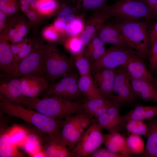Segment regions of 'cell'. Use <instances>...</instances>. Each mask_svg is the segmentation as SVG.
<instances>
[{"mask_svg": "<svg viewBox=\"0 0 157 157\" xmlns=\"http://www.w3.org/2000/svg\"><path fill=\"white\" fill-rule=\"evenodd\" d=\"M17 104L58 120L83 112L81 100L71 101L56 96L30 98L24 97Z\"/></svg>", "mask_w": 157, "mask_h": 157, "instance_id": "1", "label": "cell"}, {"mask_svg": "<svg viewBox=\"0 0 157 157\" xmlns=\"http://www.w3.org/2000/svg\"><path fill=\"white\" fill-rule=\"evenodd\" d=\"M0 110L2 114L23 119L48 135L61 137V127L63 120L48 117L33 110L13 103L1 95Z\"/></svg>", "mask_w": 157, "mask_h": 157, "instance_id": "2", "label": "cell"}, {"mask_svg": "<svg viewBox=\"0 0 157 157\" xmlns=\"http://www.w3.org/2000/svg\"><path fill=\"white\" fill-rule=\"evenodd\" d=\"M115 20L114 23L137 55L143 59L148 57L150 49L149 35L152 25L151 21Z\"/></svg>", "mask_w": 157, "mask_h": 157, "instance_id": "3", "label": "cell"}, {"mask_svg": "<svg viewBox=\"0 0 157 157\" xmlns=\"http://www.w3.org/2000/svg\"><path fill=\"white\" fill-rule=\"evenodd\" d=\"M105 11L115 19L151 21L157 19L154 11L142 0H116L108 5Z\"/></svg>", "mask_w": 157, "mask_h": 157, "instance_id": "4", "label": "cell"}, {"mask_svg": "<svg viewBox=\"0 0 157 157\" xmlns=\"http://www.w3.org/2000/svg\"><path fill=\"white\" fill-rule=\"evenodd\" d=\"M44 55L45 78L49 84L74 70L72 59L61 53L54 44L45 45Z\"/></svg>", "mask_w": 157, "mask_h": 157, "instance_id": "5", "label": "cell"}, {"mask_svg": "<svg viewBox=\"0 0 157 157\" xmlns=\"http://www.w3.org/2000/svg\"><path fill=\"white\" fill-rule=\"evenodd\" d=\"M45 46L41 40L32 41L31 52L20 62L12 75L8 78L25 76L45 78Z\"/></svg>", "mask_w": 157, "mask_h": 157, "instance_id": "6", "label": "cell"}, {"mask_svg": "<svg viewBox=\"0 0 157 157\" xmlns=\"http://www.w3.org/2000/svg\"><path fill=\"white\" fill-rule=\"evenodd\" d=\"M95 119L91 115L81 112L63 120L61 129V139L71 151Z\"/></svg>", "mask_w": 157, "mask_h": 157, "instance_id": "7", "label": "cell"}, {"mask_svg": "<svg viewBox=\"0 0 157 157\" xmlns=\"http://www.w3.org/2000/svg\"><path fill=\"white\" fill-rule=\"evenodd\" d=\"M79 77L78 73L73 70L49 84L42 93V97L56 96L71 101L81 100L84 97L78 87Z\"/></svg>", "mask_w": 157, "mask_h": 157, "instance_id": "8", "label": "cell"}, {"mask_svg": "<svg viewBox=\"0 0 157 157\" xmlns=\"http://www.w3.org/2000/svg\"><path fill=\"white\" fill-rule=\"evenodd\" d=\"M95 119L79 139L71 151L72 157H89L104 143L107 134Z\"/></svg>", "mask_w": 157, "mask_h": 157, "instance_id": "9", "label": "cell"}, {"mask_svg": "<svg viewBox=\"0 0 157 157\" xmlns=\"http://www.w3.org/2000/svg\"><path fill=\"white\" fill-rule=\"evenodd\" d=\"M138 98L132 88L130 76L124 67L116 68L111 102L119 108L135 102Z\"/></svg>", "mask_w": 157, "mask_h": 157, "instance_id": "10", "label": "cell"}, {"mask_svg": "<svg viewBox=\"0 0 157 157\" xmlns=\"http://www.w3.org/2000/svg\"><path fill=\"white\" fill-rule=\"evenodd\" d=\"M136 55L132 48L125 49L113 45L100 58L91 63V72L103 69H115L123 66Z\"/></svg>", "mask_w": 157, "mask_h": 157, "instance_id": "11", "label": "cell"}, {"mask_svg": "<svg viewBox=\"0 0 157 157\" xmlns=\"http://www.w3.org/2000/svg\"><path fill=\"white\" fill-rule=\"evenodd\" d=\"M116 72V68H104L91 73L94 83L102 96L111 102Z\"/></svg>", "mask_w": 157, "mask_h": 157, "instance_id": "12", "label": "cell"}, {"mask_svg": "<svg viewBox=\"0 0 157 157\" xmlns=\"http://www.w3.org/2000/svg\"><path fill=\"white\" fill-rule=\"evenodd\" d=\"M94 13L86 22L84 30L79 36L85 46L97 35L104 24L112 17L105 11Z\"/></svg>", "mask_w": 157, "mask_h": 157, "instance_id": "13", "label": "cell"}, {"mask_svg": "<svg viewBox=\"0 0 157 157\" xmlns=\"http://www.w3.org/2000/svg\"><path fill=\"white\" fill-rule=\"evenodd\" d=\"M143 60L136 55L123 66L131 78L151 82L157 85V78L153 75Z\"/></svg>", "mask_w": 157, "mask_h": 157, "instance_id": "14", "label": "cell"}, {"mask_svg": "<svg viewBox=\"0 0 157 157\" xmlns=\"http://www.w3.org/2000/svg\"><path fill=\"white\" fill-rule=\"evenodd\" d=\"M97 35L105 44H112L113 46L123 49H127L131 48L114 22H106Z\"/></svg>", "mask_w": 157, "mask_h": 157, "instance_id": "15", "label": "cell"}, {"mask_svg": "<svg viewBox=\"0 0 157 157\" xmlns=\"http://www.w3.org/2000/svg\"><path fill=\"white\" fill-rule=\"evenodd\" d=\"M24 90L20 77L5 78L1 81L0 95L14 103L17 104L24 97Z\"/></svg>", "mask_w": 157, "mask_h": 157, "instance_id": "16", "label": "cell"}, {"mask_svg": "<svg viewBox=\"0 0 157 157\" xmlns=\"http://www.w3.org/2000/svg\"><path fill=\"white\" fill-rule=\"evenodd\" d=\"M130 79L133 91L138 98L145 102H151L157 104L156 84L131 78Z\"/></svg>", "mask_w": 157, "mask_h": 157, "instance_id": "17", "label": "cell"}, {"mask_svg": "<svg viewBox=\"0 0 157 157\" xmlns=\"http://www.w3.org/2000/svg\"><path fill=\"white\" fill-rule=\"evenodd\" d=\"M26 23L22 18H16L8 23L5 28L4 34L1 35L7 41L12 44L18 43L24 39L28 30Z\"/></svg>", "mask_w": 157, "mask_h": 157, "instance_id": "18", "label": "cell"}, {"mask_svg": "<svg viewBox=\"0 0 157 157\" xmlns=\"http://www.w3.org/2000/svg\"><path fill=\"white\" fill-rule=\"evenodd\" d=\"M14 57L10 44L3 38L0 39V68L4 78L10 77L14 69Z\"/></svg>", "mask_w": 157, "mask_h": 157, "instance_id": "19", "label": "cell"}, {"mask_svg": "<svg viewBox=\"0 0 157 157\" xmlns=\"http://www.w3.org/2000/svg\"><path fill=\"white\" fill-rule=\"evenodd\" d=\"M146 120L148 128L147 139L141 157H157V117Z\"/></svg>", "mask_w": 157, "mask_h": 157, "instance_id": "20", "label": "cell"}, {"mask_svg": "<svg viewBox=\"0 0 157 157\" xmlns=\"http://www.w3.org/2000/svg\"><path fill=\"white\" fill-rule=\"evenodd\" d=\"M43 151L46 157H72L71 151L61 137L48 135L46 145Z\"/></svg>", "mask_w": 157, "mask_h": 157, "instance_id": "21", "label": "cell"}, {"mask_svg": "<svg viewBox=\"0 0 157 157\" xmlns=\"http://www.w3.org/2000/svg\"><path fill=\"white\" fill-rule=\"evenodd\" d=\"M104 143L105 147L111 152L122 154L125 157H130L133 155L127 148L126 138L119 132L110 133L107 134Z\"/></svg>", "mask_w": 157, "mask_h": 157, "instance_id": "22", "label": "cell"}, {"mask_svg": "<svg viewBox=\"0 0 157 157\" xmlns=\"http://www.w3.org/2000/svg\"><path fill=\"white\" fill-rule=\"evenodd\" d=\"M78 85L84 97L89 98L103 97L96 85L91 73L80 76L78 81Z\"/></svg>", "mask_w": 157, "mask_h": 157, "instance_id": "23", "label": "cell"}, {"mask_svg": "<svg viewBox=\"0 0 157 157\" xmlns=\"http://www.w3.org/2000/svg\"><path fill=\"white\" fill-rule=\"evenodd\" d=\"M24 154L12 142L8 130L3 132L0 136V157H22Z\"/></svg>", "mask_w": 157, "mask_h": 157, "instance_id": "24", "label": "cell"}, {"mask_svg": "<svg viewBox=\"0 0 157 157\" xmlns=\"http://www.w3.org/2000/svg\"><path fill=\"white\" fill-rule=\"evenodd\" d=\"M84 12H96L105 11L110 0H69Z\"/></svg>", "mask_w": 157, "mask_h": 157, "instance_id": "25", "label": "cell"}, {"mask_svg": "<svg viewBox=\"0 0 157 157\" xmlns=\"http://www.w3.org/2000/svg\"><path fill=\"white\" fill-rule=\"evenodd\" d=\"M57 19L69 23L76 18L79 15L78 7L69 1V3L60 4Z\"/></svg>", "mask_w": 157, "mask_h": 157, "instance_id": "26", "label": "cell"}, {"mask_svg": "<svg viewBox=\"0 0 157 157\" xmlns=\"http://www.w3.org/2000/svg\"><path fill=\"white\" fill-rule=\"evenodd\" d=\"M25 149L31 157H35L38 153L43 151L40 138L35 133L28 132L24 147Z\"/></svg>", "mask_w": 157, "mask_h": 157, "instance_id": "27", "label": "cell"}, {"mask_svg": "<svg viewBox=\"0 0 157 157\" xmlns=\"http://www.w3.org/2000/svg\"><path fill=\"white\" fill-rule=\"evenodd\" d=\"M10 140L17 147H24L28 131L23 127L15 125L8 130Z\"/></svg>", "mask_w": 157, "mask_h": 157, "instance_id": "28", "label": "cell"}, {"mask_svg": "<svg viewBox=\"0 0 157 157\" xmlns=\"http://www.w3.org/2000/svg\"><path fill=\"white\" fill-rule=\"evenodd\" d=\"M85 23L83 15H81L68 23L65 29L64 39L68 37L80 35L84 30Z\"/></svg>", "mask_w": 157, "mask_h": 157, "instance_id": "29", "label": "cell"}, {"mask_svg": "<svg viewBox=\"0 0 157 157\" xmlns=\"http://www.w3.org/2000/svg\"><path fill=\"white\" fill-rule=\"evenodd\" d=\"M79 36L66 38L62 43L72 56L82 53L84 50L85 46Z\"/></svg>", "mask_w": 157, "mask_h": 157, "instance_id": "30", "label": "cell"}, {"mask_svg": "<svg viewBox=\"0 0 157 157\" xmlns=\"http://www.w3.org/2000/svg\"><path fill=\"white\" fill-rule=\"evenodd\" d=\"M126 146L129 152L133 155H140L144 148L142 139L137 134L131 133L126 138Z\"/></svg>", "mask_w": 157, "mask_h": 157, "instance_id": "31", "label": "cell"}, {"mask_svg": "<svg viewBox=\"0 0 157 157\" xmlns=\"http://www.w3.org/2000/svg\"><path fill=\"white\" fill-rule=\"evenodd\" d=\"M71 59L74 66L77 69L80 76L88 75L91 73V63L85 56L83 52L72 56Z\"/></svg>", "mask_w": 157, "mask_h": 157, "instance_id": "32", "label": "cell"}, {"mask_svg": "<svg viewBox=\"0 0 157 157\" xmlns=\"http://www.w3.org/2000/svg\"><path fill=\"white\" fill-rule=\"evenodd\" d=\"M149 107L141 104L136 105L133 109L121 116L122 122L125 125L126 123L131 120H143L145 112Z\"/></svg>", "mask_w": 157, "mask_h": 157, "instance_id": "33", "label": "cell"}, {"mask_svg": "<svg viewBox=\"0 0 157 157\" xmlns=\"http://www.w3.org/2000/svg\"><path fill=\"white\" fill-rule=\"evenodd\" d=\"M127 130L131 133L142 135L147 137L148 128L146 123L142 120H132L127 122L125 125Z\"/></svg>", "mask_w": 157, "mask_h": 157, "instance_id": "34", "label": "cell"}, {"mask_svg": "<svg viewBox=\"0 0 157 157\" xmlns=\"http://www.w3.org/2000/svg\"><path fill=\"white\" fill-rule=\"evenodd\" d=\"M60 6L58 0H39L37 10L42 13L49 14L58 10Z\"/></svg>", "mask_w": 157, "mask_h": 157, "instance_id": "35", "label": "cell"}, {"mask_svg": "<svg viewBox=\"0 0 157 157\" xmlns=\"http://www.w3.org/2000/svg\"><path fill=\"white\" fill-rule=\"evenodd\" d=\"M32 47V41L26 39L22 41V45L20 51L14 58V69L12 74L20 62L30 53Z\"/></svg>", "mask_w": 157, "mask_h": 157, "instance_id": "36", "label": "cell"}, {"mask_svg": "<svg viewBox=\"0 0 157 157\" xmlns=\"http://www.w3.org/2000/svg\"><path fill=\"white\" fill-rule=\"evenodd\" d=\"M95 120L102 129L106 130L110 133H119L120 131L119 129L112 122L107 112Z\"/></svg>", "mask_w": 157, "mask_h": 157, "instance_id": "37", "label": "cell"}, {"mask_svg": "<svg viewBox=\"0 0 157 157\" xmlns=\"http://www.w3.org/2000/svg\"><path fill=\"white\" fill-rule=\"evenodd\" d=\"M19 7V0H0V10L6 14L14 13Z\"/></svg>", "mask_w": 157, "mask_h": 157, "instance_id": "38", "label": "cell"}, {"mask_svg": "<svg viewBox=\"0 0 157 157\" xmlns=\"http://www.w3.org/2000/svg\"><path fill=\"white\" fill-rule=\"evenodd\" d=\"M43 35L47 40L52 43L57 42L62 43L63 40V36L55 29L53 25L46 28Z\"/></svg>", "mask_w": 157, "mask_h": 157, "instance_id": "39", "label": "cell"}, {"mask_svg": "<svg viewBox=\"0 0 157 157\" xmlns=\"http://www.w3.org/2000/svg\"><path fill=\"white\" fill-rule=\"evenodd\" d=\"M81 101L83 112L91 115L93 117L94 114L98 108L95 103L93 98L84 97L81 99Z\"/></svg>", "mask_w": 157, "mask_h": 157, "instance_id": "40", "label": "cell"}, {"mask_svg": "<svg viewBox=\"0 0 157 157\" xmlns=\"http://www.w3.org/2000/svg\"><path fill=\"white\" fill-rule=\"evenodd\" d=\"M148 57L151 72L157 71V40L150 48Z\"/></svg>", "mask_w": 157, "mask_h": 157, "instance_id": "41", "label": "cell"}, {"mask_svg": "<svg viewBox=\"0 0 157 157\" xmlns=\"http://www.w3.org/2000/svg\"><path fill=\"white\" fill-rule=\"evenodd\" d=\"M89 157H125L122 154L114 153L108 150L106 147H99Z\"/></svg>", "mask_w": 157, "mask_h": 157, "instance_id": "42", "label": "cell"}, {"mask_svg": "<svg viewBox=\"0 0 157 157\" xmlns=\"http://www.w3.org/2000/svg\"><path fill=\"white\" fill-rule=\"evenodd\" d=\"M67 24L65 22L57 19L52 25L55 29L63 36V41L65 37V29Z\"/></svg>", "mask_w": 157, "mask_h": 157, "instance_id": "43", "label": "cell"}, {"mask_svg": "<svg viewBox=\"0 0 157 157\" xmlns=\"http://www.w3.org/2000/svg\"><path fill=\"white\" fill-rule=\"evenodd\" d=\"M150 48L157 40V22L152 25L149 33Z\"/></svg>", "mask_w": 157, "mask_h": 157, "instance_id": "44", "label": "cell"}, {"mask_svg": "<svg viewBox=\"0 0 157 157\" xmlns=\"http://www.w3.org/2000/svg\"><path fill=\"white\" fill-rule=\"evenodd\" d=\"M114 104L98 108L93 115L95 119L106 113L109 107Z\"/></svg>", "mask_w": 157, "mask_h": 157, "instance_id": "45", "label": "cell"}, {"mask_svg": "<svg viewBox=\"0 0 157 157\" xmlns=\"http://www.w3.org/2000/svg\"><path fill=\"white\" fill-rule=\"evenodd\" d=\"M22 45V41L19 42L12 44H10V47L14 58L19 52Z\"/></svg>", "mask_w": 157, "mask_h": 157, "instance_id": "46", "label": "cell"}, {"mask_svg": "<svg viewBox=\"0 0 157 157\" xmlns=\"http://www.w3.org/2000/svg\"><path fill=\"white\" fill-rule=\"evenodd\" d=\"M6 14L2 11L0 10V31L4 28L6 25Z\"/></svg>", "mask_w": 157, "mask_h": 157, "instance_id": "47", "label": "cell"}, {"mask_svg": "<svg viewBox=\"0 0 157 157\" xmlns=\"http://www.w3.org/2000/svg\"><path fill=\"white\" fill-rule=\"evenodd\" d=\"M26 14L27 17L31 21H35L37 18L36 13L33 10H31Z\"/></svg>", "mask_w": 157, "mask_h": 157, "instance_id": "48", "label": "cell"}, {"mask_svg": "<svg viewBox=\"0 0 157 157\" xmlns=\"http://www.w3.org/2000/svg\"><path fill=\"white\" fill-rule=\"evenodd\" d=\"M39 0H32L29 7L32 10H37L39 6Z\"/></svg>", "mask_w": 157, "mask_h": 157, "instance_id": "49", "label": "cell"}, {"mask_svg": "<svg viewBox=\"0 0 157 157\" xmlns=\"http://www.w3.org/2000/svg\"><path fill=\"white\" fill-rule=\"evenodd\" d=\"M32 0H19V6H29Z\"/></svg>", "mask_w": 157, "mask_h": 157, "instance_id": "50", "label": "cell"}, {"mask_svg": "<svg viewBox=\"0 0 157 157\" xmlns=\"http://www.w3.org/2000/svg\"><path fill=\"white\" fill-rule=\"evenodd\" d=\"M20 7L22 10L26 13L28 12L31 9L29 6L21 5L20 6Z\"/></svg>", "mask_w": 157, "mask_h": 157, "instance_id": "51", "label": "cell"}, {"mask_svg": "<svg viewBox=\"0 0 157 157\" xmlns=\"http://www.w3.org/2000/svg\"><path fill=\"white\" fill-rule=\"evenodd\" d=\"M154 12L157 15V6L155 8V9L154 10Z\"/></svg>", "mask_w": 157, "mask_h": 157, "instance_id": "52", "label": "cell"}]
</instances>
